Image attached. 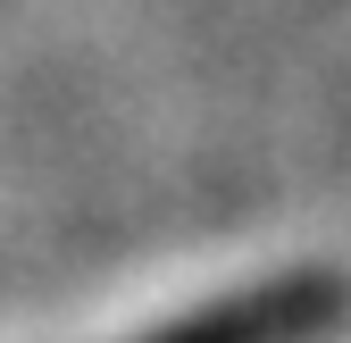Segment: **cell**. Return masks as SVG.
I'll return each mask as SVG.
<instances>
[{"label": "cell", "mask_w": 351, "mask_h": 343, "mask_svg": "<svg viewBox=\"0 0 351 343\" xmlns=\"http://www.w3.org/2000/svg\"><path fill=\"white\" fill-rule=\"evenodd\" d=\"M351 327V276L335 268H285V276H259L226 302H209L193 318H167L143 343H326Z\"/></svg>", "instance_id": "cell-1"}]
</instances>
